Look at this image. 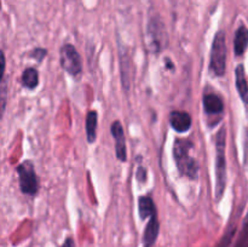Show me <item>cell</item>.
<instances>
[{"instance_id":"5b68a950","label":"cell","mask_w":248,"mask_h":247,"mask_svg":"<svg viewBox=\"0 0 248 247\" xmlns=\"http://www.w3.org/2000/svg\"><path fill=\"white\" fill-rule=\"evenodd\" d=\"M17 173H18L19 188L22 193L27 195H35L39 190V181L33 164L28 160L23 161L17 167Z\"/></svg>"},{"instance_id":"ac0fdd59","label":"cell","mask_w":248,"mask_h":247,"mask_svg":"<svg viewBox=\"0 0 248 247\" xmlns=\"http://www.w3.org/2000/svg\"><path fill=\"white\" fill-rule=\"evenodd\" d=\"M136 177H137V179L140 183H144L147 181V170L144 167L140 166L137 169V172H136Z\"/></svg>"},{"instance_id":"7a4b0ae2","label":"cell","mask_w":248,"mask_h":247,"mask_svg":"<svg viewBox=\"0 0 248 247\" xmlns=\"http://www.w3.org/2000/svg\"><path fill=\"white\" fill-rule=\"evenodd\" d=\"M194 144L189 139L177 138L173 145V156L176 165L182 176H186L190 179H196L199 174V164L194 157L190 156L189 152L193 149Z\"/></svg>"},{"instance_id":"d6986e66","label":"cell","mask_w":248,"mask_h":247,"mask_svg":"<svg viewBox=\"0 0 248 247\" xmlns=\"http://www.w3.org/2000/svg\"><path fill=\"white\" fill-rule=\"evenodd\" d=\"M62 247H74V242H73V240L69 237V239L65 240L64 245H63Z\"/></svg>"},{"instance_id":"7c38bea8","label":"cell","mask_w":248,"mask_h":247,"mask_svg":"<svg viewBox=\"0 0 248 247\" xmlns=\"http://www.w3.org/2000/svg\"><path fill=\"white\" fill-rule=\"evenodd\" d=\"M203 108L207 114H220L224 110V103L217 94L208 93L203 96Z\"/></svg>"},{"instance_id":"ba28073f","label":"cell","mask_w":248,"mask_h":247,"mask_svg":"<svg viewBox=\"0 0 248 247\" xmlns=\"http://www.w3.org/2000/svg\"><path fill=\"white\" fill-rule=\"evenodd\" d=\"M170 124L174 131L184 133L190 130L191 116L186 111H172L171 115H170Z\"/></svg>"},{"instance_id":"8992f818","label":"cell","mask_w":248,"mask_h":247,"mask_svg":"<svg viewBox=\"0 0 248 247\" xmlns=\"http://www.w3.org/2000/svg\"><path fill=\"white\" fill-rule=\"evenodd\" d=\"M60 62L63 69L73 77H79L82 72V60L72 44H65L60 50Z\"/></svg>"},{"instance_id":"6da1fadb","label":"cell","mask_w":248,"mask_h":247,"mask_svg":"<svg viewBox=\"0 0 248 247\" xmlns=\"http://www.w3.org/2000/svg\"><path fill=\"white\" fill-rule=\"evenodd\" d=\"M225 148H227V128L223 126L216 135V201H219L224 195L225 186H227V156H225Z\"/></svg>"},{"instance_id":"9a60e30c","label":"cell","mask_w":248,"mask_h":247,"mask_svg":"<svg viewBox=\"0 0 248 247\" xmlns=\"http://www.w3.org/2000/svg\"><path fill=\"white\" fill-rule=\"evenodd\" d=\"M22 85L27 89H35L39 84V74L36 72V69L34 68H27L26 70L23 72L21 77Z\"/></svg>"},{"instance_id":"e0dca14e","label":"cell","mask_w":248,"mask_h":247,"mask_svg":"<svg viewBox=\"0 0 248 247\" xmlns=\"http://www.w3.org/2000/svg\"><path fill=\"white\" fill-rule=\"evenodd\" d=\"M6 91H7V86H6V77H1V106H2V111L5 110V104H6Z\"/></svg>"},{"instance_id":"4fadbf2b","label":"cell","mask_w":248,"mask_h":247,"mask_svg":"<svg viewBox=\"0 0 248 247\" xmlns=\"http://www.w3.org/2000/svg\"><path fill=\"white\" fill-rule=\"evenodd\" d=\"M138 210H140V217L142 219L152 217L153 215L156 213V207H155L154 201L149 196H142V198H140V201H138Z\"/></svg>"},{"instance_id":"8fae6325","label":"cell","mask_w":248,"mask_h":247,"mask_svg":"<svg viewBox=\"0 0 248 247\" xmlns=\"http://www.w3.org/2000/svg\"><path fill=\"white\" fill-rule=\"evenodd\" d=\"M235 77H236V89L240 97L245 103L248 104V81L246 77L244 64H239L235 70Z\"/></svg>"},{"instance_id":"277c9868","label":"cell","mask_w":248,"mask_h":247,"mask_svg":"<svg viewBox=\"0 0 248 247\" xmlns=\"http://www.w3.org/2000/svg\"><path fill=\"white\" fill-rule=\"evenodd\" d=\"M147 45L153 52H160L167 45V33L165 24L159 16L152 17L147 27Z\"/></svg>"},{"instance_id":"30bf717a","label":"cell","mask_w":248,"mask_h":247,"mask_svg":"<svg viewBox=\"0 0 248 247\" xmlns=\"http://www.w3.org/2000/svg\"><path fill=\"white\" fill-rule=\"evenodd\" d=\"M248 47V28L245 24L237 28L234 39V51L236 56H242Z\"/></svg>"},{"instance_id":"5bb4252c","label":"cell","mask_w":248,"mask_h":247,"mask_svg":"<svg viewBox=\"0 0 248 247\" xmlns=\"http://www.w3.org/2000/svg\"><path fill=\"white\" fill-rule=\"evenodd\" d=\"M97 121H98V114L97 111L91 110L86 116V137L87 142L94 143L97 138Z\"/></svg>"},{"instance_id":"3957f363","label":"cell","mask_w":248,"mask_h":247,"mask_svg":"<svg viewBox=\"0 0 248 247\" xmlns=\"http://www.w3.org/2000/svg\"><path fill=\"white\" fill-rule=\"evenodd\" d=\"M227 40H225V33L219 31L216 34L211 48V60L210 69L216 77H224L227 70Z\"/></svg>"},{"instance_id":"9c48e42d","label":"cell","mask_w":248,"mask_h":247,"mask_svg":"<svg viewBox=\"0 0 248 247\" xmlns=\"http://www.w3.org/2000/svg\"><path fill=\"white\" fill-rule=\"evenodd\" d=\"M160 224L157 220V215H153L150 217V220L148 222L147 227L144 230V236H143V241H144V247H152L155 244L159 235Z\"/></svg>"},{"instance_id":"2e32d148","label":"cell","mask_w":248,"mask_h":247,"mask_svg":"<svg viewBox=\"0 0 248 247\" xmlns=\"http://www.w3.org/2000/svg\"><path fill=\"white\" fill-rule=\"evenodd\" d=\"M46 53H47V51L45 50V48H41V47H36L34 48L33 51H31V53H29V57L34 58V60H36L38 62H41V61L45 58Z\"/></svg>"},{"instance_id":"52a82bcc","label":"cell","mask_w":248,"mask_h":247,"mask_svg":"<svg viewBox=\"0 0 248 247\" xmlns=\"http://www.w3.org/2000/svg\"><path fill=\"white\" fill-rule=\"evenodd\" d=\"M111 135L115 139L116 157L120 161L125 162L127 160V149H126V138L124 133V127L120 121H114L111 125Z\"/></svg>"}]
</instances>
